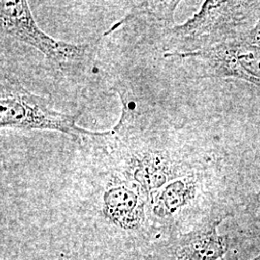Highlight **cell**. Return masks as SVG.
<instances>
[{"label": "cell", "instance_id": "cell-1", "mask_svg": "<svg viewBox=\"0 0 260 260\" xmlns=\"http://www.w3.org/2000/svg\"><path fill=\"white\" fill-rule=\"evenodd\" d=\"M87 158L81 177V217L93 233L82 251L100 260L135 253L144 258L155 245L147 213V200L112 169L85 141L79 144Z\"/></svg>", "mask_w": 260, "mask_h": 260}, {"label": "cell", "instance_id": "cell-9", "mask_svg": "<svg viewBox=\"0 0 260 260\" xmlns=\"http://www.w3.org/2000/svg\"><path fill=\"white\" fill-rule=\"evenodd\" d=\"M223 260H239L238 258H236V257H233V258H223ZM251 260H260V254L258 256H256L255 258H253V259Z\"/></svg>", "mask_w": 260, "mask_h": 260}, {"label": "cell", "instance_id": "cell-6", "mask_svg": "<svg viewBox=\"0 0 260 260\" xmlns=\"http://www.w3.org/2000/svg\"><path fill=\"white\" fill-rule=\"evenodd\" d=\"M223 222L215 221L156 244L146 260H221L232 247L229 235L218 233Z\"/></svg>", "mask_w": 260, "mask_h": 260}, {"label": "cell", "instance_id": "cell-7", "mask_svg": "<svg viewBox=\"0 0 260 260\" xmlns=\"http://www.w3.org/2000/svg\"><path fill=\"white\" fill-rule=\"evenodd\" d=\"M3 260V259H2ZM34 260H100L87 252L75 248L74 251H57L54 253L44 254Z\"/></svg>", "mask_w": 260, "mask_h": 260}, {"label": "cell", "instance_id": "cell-4", "mask_svg": "<svg viewBox=\"0 0 260 260\" xmlns=\"http://www.w3.org/2000/svg\"><path fill=\"white\" fill-rule=\"evenodd\" d=\"M81 116L52 108L46 98L31 93L14 75L2 71L0 78V126L21 130H51L71 136L77 144L95 132L84 129L76 121Z\"/></svg>", "mask_w": 260, "mask_h": 260}, {"label": "cell", "instance_id": "cell-2", "mask_svg": "<svg viewBox=\"0 0 260 260\" xmlns=\"http://www.w3.org/2000/svg\"><path fill=\"white\" fill-rule=\"evenodd\" d=\"M259 17L258 1H205L191 19L162 33L164 55L191 53L230 42L253 27Z\"/></svg>", "mask_w": 260, "mask_h": 260}, {"label": "cell", "instance_id": "cell-3", "mask_svg": "<svg viewBox=\"0 0 260 260\" xmlns=\"http://www.w3.org/2000/svg\"><path fill=\"white\" fill-rule=\"evenodd\" d=\"M0 23L2 36L37 49L58 73L70 78L89 71L100 42L99 39L87 44H71L47 35L39 27L24 0H2Z\"/></svg>", "mask_w": 260, "mask_h": 260}, {"label": "cell", "instance_id": "cell-5", "mask_svg": "<svg viewBox=\"0 0 260 260\" xmlns=\"http://www.w3.org/2000/svg\"><path fill=\"white\" fill-rule=\"evenodd\" d=\"M164 57L185 61L195 78H235L260 89V17L253 27L230 42Z\"/></svg>", "mask_w": 260, "mask_h": 260}, {"label": "cell", "instance_id": "cell-8", "mask_svg": "<svg viewBox=\"0 0 260 260\" xmlns=\"http://www.w3.org/2000/svg\"><path fill=\"white\" fill-rule=\"evenodd\" d=\"M245 211L248 214L251 223L259 225L260 229V191L251 196L250 200L246 203Z\"/></svg>", "mask_w": 260, "mask_h": 260}]
</instances>
